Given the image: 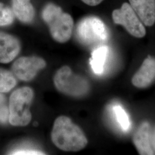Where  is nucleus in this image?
<instances>
[{
	"instance_id": "1",
	"label": "nucleus",
	"mask_w": 155,
	"mask_h": 155,
	"mask_svg": "<svg viewBox=\"0 0 155 155\" xmlns=\"http://www.w3.org/2000/svg\"><path fill=\"white\" fill-rule=\"evenodd\" d=\"M51 139L57 148L67 152H77L87 144V139L82 130L69 117L64 116L56 119Z\"/></svg>"
},
{
	"instance_id": "2",
	"label": "nucleus",
	"mask_w": 155,
	"mask_h": 155,
	"mask_svg": "<svg viewBox=\"0 0 155 155\" xmlns=\"http://www.w3.org/2000/svg\"><path fill=\"white\" fill-rule=\"evenodd\" d=\"M42 17L48 25L50 33L57 42L64 43L71 38L74 28V20L69 14L53 4H48L42 12Z\"/></svg>"
},
{
	"instance_id": "3",
	"label": "nucleus",
	"mask_w": 155,
	"mask_h": 155,
	"mask_svg": "<svg viewBox=\"0 0 155 155\" xmlns=\"http://www.w3.org/2000/svg\"><path fill=\"white\" fill-rule=\"evenodd\" d=\"M34 97L33 90L29 87L17 89L11 94L9 103V121L16 127L28 125L32 119L30 106Z\"/></svg>"
},
{
	"instance_id": "4",
	"label": "nucleus",
	"mask_w": 155,
	"mask_h": 155,
	"mask_svg": "<svg viewBox=\"0 0 155 155\" xmlns=\"http://www.w3.org/2000/svg\"><path fill=\"white\" fill-rule=\"evenodd\" d=\"M56 89L69 96L80 97L89 92L90 86L86 79L74 74L68 66H63L58 70L54 78Z\"/></svg>"
},
{
	"instance_id": "5",
	"label": "nucleus",
	"mask_w": 155,
	"mask_h": 155,
	"mask_svg": "<svg viewBox=\"0 0 155 155\" xmlns=\"http://www.w3.org/2000/svg\"><path fill=\"white\" fill-rule=\"evenodd\" d=\"M77 33L79 39L86 45L102 43L108 39V32L105 24L100 18L87 17L78 25Z\"/></svg>"
},
{
	"instance_id": "6",
	"label": "nucleus",
	"mask_w": 155,
	"mask_h": 155,
	"mask_svg": "<svg viewBox=\"0 0 155 155\" xmlns=\"http://www.w3.org/2000/svg\"><path fill=\"white\" fill-rule=\"evenodd\" d=\"M112 18L116 24L122 25L129 33L136 38H143L146 34L143 23L128 3H124L120 9L113 11Z\"/></svg>"
},
{
	"instance_id": "7",
	"label": "nucleus",
	"mask_w": 155,
	"mask_h": 155,
	"mask_svg": "<svg viewBox=\"0 0 155 155\" xmlns=\"http://www.w3.org/2000/svg\"><path fill=\"white\" fill-rule=\"evenodd\" d=\"M45 67L46 62L41 58L21 57L13 63L12 72L18 79L29 81L33 79L39 71Z\"/></svg>"
},
{
	"instance_id": "8",
	"label": "nucleus",
	"mask_w": 155,
	"mask_h": 155,
	"mask_svg": "<svg viewBox=\"0 0 155 155\" xmlns=\"http://www.w3.org/2000/svg\"><path fill=\"white\" fill-rule=\"evenodd\" d=\"M20 50V43L16 38L0 31V63H8L12 61Z\"/></svg>"
},
{
	"instance_id": "9",
	"label": "nucleus",
	"mask_w": 155,
	"mask_h": 155,
	"mask_svg": "<svg viewBox=\"0 0 155 155\" xmlns=\"http://www.w3.org/2000/svg\"><path fill=\"white\" fill-rule=\"evenodd\" d=\"M155 78V59L149 56L133 76L132 82L136 87L145 88L150 86Z\"/></svg>"
},
{
	"instance_id": "10",
	"label": "nucleus",
	"mask_w": 155,
	"mask_h": 155,
	"mask_svg": "<svg viewBox=\"0 0 155 155\" xmlns=\"http://www.w3.org/2000/svg\"><path fill=\"white\" fill-rule=\"evenodd\" d=\"M129 4L143 24L152 26L155 22V0H129Z\"/></svg>"
},
{
	"instance_id": "11",
	"label": "nucleus",
	"mask_w": 155,
	"mask_h": 155,
	"mask_svg": "<svg viewBox=\"0 0 155 155\" xmlns=\"http://www.w3.org/2000/svg\"><path fill=\"white\" fill-rule=\"evenodd\" d=\"M150 130L149 123L144 122L138 127L133 136V143L139 154L154 155L150 142Z\"/></svg>"
},
{
	"instance_id": "12",
	"label": "nucleus",
	"mask_w": 155,
	"mask_h": 155,
	"mask_svg": "<svg viewBox=\"0 0 155 155\" xmlns=\"http://www.w3.org/2000/svg\"><path fill=\"white\" fill-rule=\"evenodd\" d=\"M12 9L21 22L30 23L34 19L35 11L31 0H12Z\"/></svg>"
},
{
	"instance_id": "13",
	"label": "nucleus",
	"mask_w": 155,
	"mask_h": 155,
	"mask_svg": "<svg viewBox=\"0 0 155 155\" xmlns=\"http://www.w3.org/2000/svg\"><path fill=\"white\" fill-rule=\"evenodd\" d=\"M108 54L109 48L106 45L100 46L93 52L90 64L95 74L101 75L104 72Z\"/></svg>"
},
{
	"instance_id": "14",
	"label": "nucleus",
	"mask_w": 155,
	"mask_h": 155,
	"mask_svg": "<svg viewBox=\"0 0 155 155\" xmlns=\"http://www.w3.org/2000/svg\"><path fill=\"white\" fill-rule=\"evenodd\" d=\"M16 78L13 72L0 68V93H8L14 88L17 84Z\"/></svg>"
},
{
	"instance_id": "15",
	"label": "nucleus",
	"mask_w": 155,
	"mask_h": 155,
	"mask_svg": "<svg viewBox=\"0 0 155 155\" xmlns=\"http://www.w3.org/2000/svg\"><path fill=\"white\" fill-rule=\"evenodd\" d=\"M113 110L117 121L121 128L124 131L128 130L130 127V122L127 112L119 105L114 106Z\"/></svg>"
},
{
	"instance_id": "16",
	"label": "nucleus",
	"mask_w": 155,
	"mask_h": 155,
	"mask_svg": "<svg viewBox=\"0 0 155 155\" xmlns=\"http://www.w3.org/2000/svg\"><path fill=\"white\" fill-rule=\"evenodd\" d=\"M15 16L12 9L0 2V26L11 25L14 21Z\"/></svg>"
},
{
	"instance_id": "17",
	"label": "nucleus",
	"mask_w": 155,
	"mask_h": 155,
	"mask_svg": "<svg viewBox=\"0 0 155 155\" xmlns=\"http://www.w3.org/2000/svg\"><path fill=\"white\" fill-rule=\"evenodd\" d=\"M9 118V106L7 105L5 97L0 94V122L5 123Z\"/></svg>"
},
{
	"instance_id": "18",
	"label": "nucleus",
	"mask_w": 155,
	"mask_h": 155,
	"mask_svg": "<svg viewBox=\"0 0 155 155\" xmlns=\"http://www.w3.org/2000/svg\"><path fill=\"white\" fill-rule=\"evenodd\" d=\"M12 155H44L45 153L36 150H18L12 152Z\"/></svg>"
},
{
	"instance_id": "19",
	"label": "nucleus",
	"mask_w": 155,
	"mask_h": 155,
	"mask_svg": "<svg viewBox=\"0 0 155 155\" xmlns=\"http://www.w3.org/2000/svg\"><path fill=\"white\" fill-rule=\"evenodd\" d=\"M84 4L89 6H97L101 4L104 0H81Z\"/></svg>"
},
{
	"instance_id": "20",
	"label": "nucleus",
	"mask_w": 155,
	"mask_h": 155,
	"mask_svg": "<svg viewBox=\"0 0 155 155\" xmlns=\"http://www.w3.org/2000/svg\"><path fill=\"white\" fill-rule=\"evenodd\" d=\"M150 142H151V146H152V150L155 153V129L154 131L153 132L152 134L151 135Z\"/></svg>"
}]
</instances>
